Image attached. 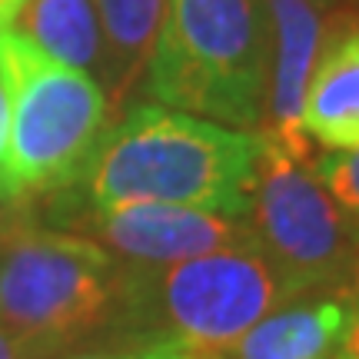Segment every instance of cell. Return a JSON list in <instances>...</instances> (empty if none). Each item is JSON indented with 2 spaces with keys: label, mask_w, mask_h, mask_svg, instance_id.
Here are the masks:
<instances>
[{
  "label": "cell",
  "mask_w": 359,
  "mask_h": 359,
  "mask_svg": "<svg viewBox=\"0 0 359 359\" xmlns=\"http://www.w3.org/2000/svg\"><path fill=\"white\" fill-rule=\"evenodd\" d=\"M259 133L163 103H140L107 127L83 170L97 210L167 203L250 219Z\"/></svg>",
  "instance_id": "6da1fadb"
},
{
  "label": "cell",
  "mask_w": 359,
  "mask_h": 359,
  "mask_svg": "<svg viewBox=\"0 0 359 359\" xmlns=\"http://www.w3.org/2000/svg\"><path fill=\"white\" fill-rule=\"evenodd\" d=\"M163 107L233 130L263 127L269 17L263 0H170L147 67Z\"/></svg>",
  "instance_id": "7a4b0ae2"
},
{
  "label": "cell",
  "mask_w": 359,
  "mask_h": 359,
  "mask_svg": "<svg viewBox=\"0 0 359 359\" xmlns=\"http://www.w3.org/2000/svg\"><path fill=\"white\" fill-rule=\"evenodd\" d=\"M250 226L283 283L303 296L359 299V219L313 173V147L293 150L259 133Z\"/></svg>",
  "instance_id": "3957f363"
},
{
  "label": "cell",
  "mask_w": 359,
  "mask_h": 359,
  "mask_svg": "<svg viewBox=\"0 0 359 359\" xmlns=\"http://www.w3.org/2000/svg\"><path fill=\"white\" fill-rule=\"evenodd\" d=\"M0 77L11 100V177L24 190H57L83 177L107 133V93L57 64L11 27H0Z\"/></svg>",
  "instance_id": "277c9868"
},
{
  "label": "cell",
  "mask_w": 359,
  "mask_h": 359,
  "mask_svg": "<svg viewBox=\"0 0 359 359\" xmlns=\"http://www.w3.org/2000/svg\"><path fill=\"white\" fill-rule=\"evenodd\" d=\"M120 286L110 253L83 236L11 233L0 243V330L30 359L57 353L110 320Z\"/></svg>",
  "instance_id": "5b68a950"
},
{
  "label": "cell",
  "mask_w": 359,
  "mask_h": 359,
  "mask_svg": "<svg viewBox=\"0 0 359 359\" xmlns=\"http://www.w3.org/2000/svg\"><path fill=\"white\" fill-rule=\"evenodd\" d=\"M293 299L257 243L150 266L127 283V306L147 323V343L177 339L206 353L230 346Z\"/></svg>",
  "instance_id": "8992f818"
},
{
  "label": "cell",
  "mask_w": 359,
  "mask_h": 359,
  "mask_svg": "<svg viewBox=\"0 0 359 359\" xmlns=\"http://www.w3.org/2000/svg\"><path fill=\"white\" fill-rule=\"evenodd\" d=\"M97 233L116 253L163 266L180 263L190 257L230 250V246L257 243L250 219L219 217L206 210L190 206H167V203H123L114 210H97Z\"/></svg>",
  "instance_id": "52a82bcc"
},
{
  "label": "cell",
  "mask_w": 359,
  "mask_h": 359,
  "mask_svg": "<svg viewBox=\"0 0 359 359\" xmlns=\"http://www.w3.org/2000/svg\"><path fill=\"white\" fill-rule=\"evenodd\" d=\"M269 17V97L263 133L286 147L309 150L313 140L299 130V107L323 43L343 17L333 0H263Z\"/></svg>",
  "instance_id": "ba28073f"
},
{
  "label": "cell",
  "mask_w": 359,
  "mask_h": 359,
  "mask_svg": "<svg viewBox=\"0 0 359 359\" xmlns=\"http://www.w3.org/2000/svg\"><path fill=\"white\" fill-rule=\"evenodd\" d=\"M299 130L326 150H359V24L339 20L309 74Z\"/></svg>",
  "instance_id": "9c48e42d"
},
{
  "label": "cell",
  "mask_w": 359,
  "mask_h": 359,
  "mask_svg": "<svg viewBox=\"0 0 359 359\" xmlns=\"http://www.w3.org/2000/svg\"><path fill=\"white\" fill-rule=\"evenodd\" d=\"M349 320V299L309 296L306 303L269 313L230 346L223 359H336Z\"/></svg>",
  "instance_id": "30bf717a"
},
{
  "label": "cell",
  "mask_w": 359,
  "mask_h": 359,
  "mask_svg": "<svg viewBox=\"0 0 359 359\" xmlns=\"http://www.w3.org/2000/svg\"><path fill=\"white\" fill-rule=\"evenodd\" d=\"M103 34V93L123 100L150 67L170 0H93Z\"/></svg>",
  "instance_id": "8fae6325"
},
{
  "label": "cell",
  "mask_w": 359,
  "mask_h": 359,
  "mask_svg": "<svg viewBox=\"0 0 359 359\" xmlns=\"http://www.w3.org/2000/svg\"><path fill=\"white\" fill-rule=\"evenodd\" d=\"M11 30L74 70L103 67V34L93 0H27L11 17Z\"/></svg>",
  "instance_id": "7c38bea8"
},
{
  "label": "cell",
  "mask_w": 359,
  "mask_h": 359,
  "mask_svg": "<svg viewBox=\"0 0 359 359\" xmlns=\"http://www.w3.org/2000/svg\"><path fill=\"white\" fill-rule=\"evenodd\" d=\"M313 173L349 217L359 219V150H330L313 160Z\"/></svg>",
  "instance_id": "4fadbf2b"
},
{
  "label": "cell",
  "mask_w": 359,
  "mask_h": 359,
  "mask_svg": "<svg viewBox=\"0 0 359 359\" xmlns=\"http://www.w3.org/2000/svg\"><path fill=\"white\" fill-rule=\"evenodd\" d=\"M17 187L11 177V100L0 77V200H13Z\"/></svg>",
  "instance_id": "5bb4252c"
},
{
  "label": "cell",
  "mask_w": 359,
  "mask_h": 359,
  "mask_svg": "<svg viewBox=\"0 0 359 359\" xmlns=\"http://www.w3.org/2000/svg\"><path fill=\"white\" fill-rule=\"evenodd\" d=\"M156 356V343H137V346H123V349H93V353H80V356H67V359H154Z\"/></svg>",
  "instance_id": "9a60e30c"
},
{
  "label": "cell",
  "mask_w": 359,
  "mask_h": 359,
  "mask_svg": "<svg viewBox=\"0 0 359 359\" xmlns=\"http://www.w3.org/2000/svg\"><path fill=\"white\" fill-rule=\"evenodd\" d=\"M336 359H359V299L349 303V320L343 330V339H339Z\"/></svg>",
  "instance_id": "2e32d148"
},
{
  "label": "cell",
  "mask_w": 359,
  "mask_h": 359,
  "mask_svg": "<svg viewBox=\"0 0 359 359\" xmlns=\"http://www.w3.org/2000/svg\"><path fill=\"white\" fill-rule=\"evenodd\" d=\"M154 359H223L219 353H206V349H193L187 343L167 339V343H156V356Z\"/></svg>",
  "instance_id": "e0dca14e"
},
{
  "label": "cell",
  "mask_w": 359,
  "mask_h": 359,
  "mask_svg": "<svg viewBox=\"0 0 359 359\" xmlns=\"http://www.w3.org/2000/svg\"><path fill=\"white\" fill-rule=\"evenodd\" d=\"M0 359H30V356H27V349L20 346L11 333L0 330Z\"/></svg>",
  "instance_id": "ac0fdd59"
},
{
  "label": "cell",
  "mask_w": 359,
  "mask_h": 359,
  "mask_svg": "<svg viewBox=\"0 0 359 359\" xmlns=\"http://www.w3.org/2000/svg\"><path fill=\"white\" fill-rule=\"evenodd\" d=\"M24 4H27V0H0V27L11 24V17L20 11Z\"/></svg>",
  "instance_id": "d6986e66"
}]
</instances>
